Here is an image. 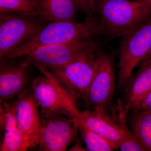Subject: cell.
<instances>
[{
    "label": "cell",
    "instance_id": "10",
    "mask_svg": "<svg viewBox=\"0 0 151 151\" xmlns=\"http://www.w3.org/2000/svg\"><path fill=\"white\" fill-rule=\"evenodd\" d=\"M32 91L25 89L16 100L15 114L18 127L27 139L31 149L39 145L41 120Z\"/></svg>",
    "mask_w": 151,
    "mask_h": 151
},
{
    "label": "cell",
    "instance_id": "3",
    "mask_svg": "<svg viewBox=\"0 0 151 151\" xmlns=\"http://www.w3.org/2000/svg\"><path fill=\"white\" fill-rule=\"evenodd\" d=\"M100 50L84 53L66 65L50 68L59 84L75 99L83 100L86 97Z\"/></svg>",
    "mask_w": 151,
    "mask_h": 151
},
{
    "label": "cell",
    "instance_id": "1",
    "mask_svg": "<svg viewBox=\"0 0 151 151\" xmlns=\"http://www.w3.org/2000/svg\"><path fill=\"white\" fill-rule=\"evenodd\" d=\"M99 36L107 37V33L100 17L86 16L80 23L73 21L52 22L1 60H10L31 53L43 47L67 43Z\"/></svg>",
    "mask_w": 151,
    "mask_h": 151
},
{
    "label": "cell",
    "instance_id": "13",
    "mask_svg": "<svg viewBox=\"0 0 151 151\" xmlns=\"http://www.w3.org/2000/svg\"><path fill=\"white\" fill-rule=\"evenodd\" d=\"M15 102H1V124L5 132L1 151H25L31 149L28 141L17 124Z\"/></svg>",
    "mask_w": 151,
    "mask_h": 151
},
{
    "label": "cell",
    "instance_id": "15",
    "mask_svg": "<svg viewBox=\"0 0 151 151\" xmlns=\"http://www.w3.org/2000/svg\"><path fill=\"white\" fill-rule=\"evenodd\" d=\"M37 17L45 21H73L78 10L72 0H34Z\"/></svg>",
    "mask_w": 151,
    "mask_h": 151
},
{
    "label": "cell",
    "instance_id": "22",
    "mask_svg": "<svg viewBox=\"0 0 151 151\" xmlns=\"http://www.w3.org/2000/svg\"><path fill=\"white\" fill-rule=\"evenodd\" d=\"M70 151H87V149L84 148L83 147L80 140H77L74 145L69 150Z\"/></svg>",
    "mask_w": 151,
    "mask_h": 151
},
{
    "label": "cell",
    "instance_id": "2",
    "mask_svg": "<svg viewBox=\"0 0 151 151\" xmlns=\"http://www.w3.org/2000/svg\"><path fill=\"white\" fill-rule=\"evenodd\" d=\"M97 12L107 37L124 36L149 20L151 6L129 0H97Z\"/></svg>",
    "mask_w": 151,
    "mask_h": 151
},
{
    "label": "cell",
    "instance_id": "17",
    "mask_svg": "<svg viewBox=\"0 0 151 151\" xmlns=\"http://www.w3.org/2000/svg\"><path fill=\"white\" fill-rule=\"evenodd\" d=\"M78 131L86 144V149L89 151H111L115 149L108 141L90 129L83 120L77 124Z\"/></svg>",
    "mask_w": 151,
    "mask_h": 151
},
{
    "label": "cell",
    "instance_id": "20",
    "mask_svg": "<svg viewBox=\"0 0 151 151\" xmlns=\"http://www.w3.org/2000/svg\"><path fill=\"white\" fill-rule=\"evenodd\" d=\"M121 151H145L146 150L136 136L124 140L119 145Z\"/></svg>",
    "mask_w": 151,
    "mask_h": 151
},
{
    "label": "cell",
    "instance_id": "14",
    "mask_svg": "<svg viewBox=\"0 0 151 151\" xmlns=\"http://www.w3.org/2000/svg\"><path fill=\"white\" fill-rule=\"evenodd\" d=\"M124 86V106L133 111L151 92V61H143Z\"/></svg>",
    "mask_w": 151,
    "mask_h": 151
},
{
    "label": "cell",
    "instance_id": "24",
    "mask_svg": "<svg viewBox=\"0 0 151 151\" xmlns=\"http://www.w3.org/2000/svg\"><path fill=\"white\" fill-rule=\"evenodd\" d=\"M143 61H151V50Z\"/></svg>",
    "mask_w": 151,
    "mask_h": 151
},
{
    "label": "cell",
    "instance_id": "21",
    "mask_svg": "<svg viewBox=\"0 0 151 151\" xmlns=\"http://www.w3.org/2000/svg\"><path fill=\"white\" fill-rule=\"evenodd\" d=\"M140 111H151V92L132 112L135 113Z\"/></svg>",
    "mask_w": 151,
    "mask_h": 151
},
{
    "label": "cell",
    "instance_id": "7",
    "mask_svg": "<svg viewBox=\"0 0 151 151\" xmlns=\"http://www.w3.org/2000/svg\"><path fill=\"white\" fill-rule=\"evenodd\" d=\"M93 38L43 47L27 56V59L35 66L47 68L66 65L84 53L100 50Z\"/></svg>",
    "mask_w": 151,
    "mask_h": 151
},
{
    "label": "cell",
    "instance_id": "4",
    "mask_svg": "<svg viewBox=\"0 0 151 151\" xmlns=\"http://www.w3.org/2000/svg\"><path fill=\"white\" fill-rule=\"evenodd\" d=\"M119 48L118 84L124 88L151 50V19L124 35Z\"/></svg>",
    "mask_w": 151,
    "mask_h": 151
},
{
    "label": "cell",
    "instance_id": "19",
    "mask_svg": "<svg viewBox=\"0 0 151 151\" xmlns=\"http://www.w3.org/2000/svg\"><path fill=\"white\" fill-rule=\"evenodd\" d=\"M78 10L86 16H94L97 12L96 0H72Z\"/></svg>",
    "mask_w": 151,
    "mask_h": 151
},
{
    "label": "cell",
    "instance_id": "25",
    "mask_svg": "<svg viewBox=\"0 0 151 151\" xmlns=\"http://www.w3.org/2000/svg\"><path fill=\"white\" fill-rule=\"evenodd\" d=\"M97 1V0H96V1Z\"/></svg>",
    "mask_w": 151,
    "mask_h": 151
},
{
    "label": "cell",
    "instance_id": "11",
    "mask_svg": "<svg viewBox=\"0 0 151 151\" xmlns=\"http://www.w3.org/2000/svg\"><path fill=\"white\" fill-rule=\"evenodd\" d=\"M32 63L27 59L19 63L1 60L0 100L6 102L18 96L25 89Z\"/></svg>",
    "mask_w": 151,
    "mask_h": 151
},
{
    "label": "cell",
    "instance_id": "12",
    "mask_svg": "<svg viewBox=\"0 0 151 151\" xmlns=\"http://www.w3.org/2000/svg\"><path fill=\"white\" fill-rule=\"evenodd\" d=\"M32 91L43 117L64 115L73 119L56 86L49 78L41 76L35 78Z\"/></svg>",
    "mask_w": 151,
    "mask_h": 151
},
{
    "label": "cell",
    "instance_id": "9",
    "mask_svg": "<svg viewBox=\"0 0 151 151\" xmlns=\"http://www.w3.org/2000/svg\"><path fill=\"white\" fill-rule=\"evenodd\" d=\"M81 117L86 126L118 150L124 140L134 135L124 129L109 111L101 108L81 111Z\"/></svg>",
    "mask_w": 151,
    "mask_h": 151
},
{
    "label": "cell",
    "instance_id": "6",
    "mask_svg": "<svg viewBox=\"0 0 151 151\" xmlns=\"http://www.w3.org/2000/svg\"><path fill=\"white\" fill-rule=\"evenodd\" d=\"M115 87L113 55L100 50L94 76L83 100L87 109L101 108L109 111Z\"/></svg>",
    "mask_w": 151,
    "mask_h": 151
},
{
    "label": "cell",
    "instance_id": "5",
    "mask_svg": "<svg viewBox=\"0 0 151 151\" xmlns=\"http://www.w3.org/2000/svg\"><path fill=\"white\" fill-rule=\"evenodd\" d=\"M38 17L0 12V60L47 25Z\"/></svg>",
    "mask_w": 151,
    "mask_h": 151
},
{
    "label": "cell",
    "instance_id": "8",
    "mask_svg": "<svg viewBox=\"0 0 151 151\" xmlns=\"http://www.w3.org/2000/svg\"><path fill=\"white\" fill-rule=\"evenodd\" d=\"M44 118L41 120L39 150H66L78 132L76 123L64 115Z\"/></svg>",
    "mask_w": 151,
    "mask_h": 151
},
{
    "label": "cell",
    "instance_id": "18",
    "mask_svg": "<svg viewBox=\"0 0 151 151\" xmlns=\"http://www.w3.org/2000/svg\"><path fill=\"white\" fill-rule=\"evenodd\" d=\"M0 12L16 13L37 17L34 0H0Z\"/></svg>",
    "mask_w": 151,
    "mask_h": 151
},
{
    "label": "cell",
    "instance_id": "23",
    "mask_svg": "<svg viewBox=\"0 0 151 151\" xmlns=\"http://www.w3.org/2000/svg\"><path fill=\"white\" fill-rule=\"evenodd\" d=\"M141 2L144 3L145 4L151 6V0H138Z\"/></svg>",
    "mask_w": 151,
    "mask_h": 151
},
{
    "label": "cell",
    "instance_id": "16",
    "mask_svg": "<svg viewBox=\"0 0 151 151\" xmlns=\"http://www.w3.org/2000/svg\"><path fill=\"white\" fill-rule=\"evenodd\" d=\"M128 121L133 134L146 151H151V111L133 113Z\"/></svg>",
    "mask_w": 151,
    "mask_h": 151
}]
</instances>
